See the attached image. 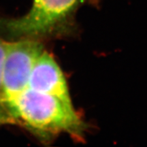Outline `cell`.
I'll list each match as a JSON object with an SVG mask.
<instances>
[{"label":"cell","mask_w":147,"mask_h":147,"mask_svg":"<svg viewBox=\"0 0 147 147\" xmlns=\"http://www.w3.org/2000/svg\"><path fill=\"white\" fill-rule=\"evenodd\" d=\"M59 99L73 106L65 76L54 57L43 51L33 67L28 87Z\"/></svg>","instance_id":"277c9868"},{"label":"cell","mask_w":147,"mask_h":147,"mask_svg":"<svg viewBox=\"0 0 147 147\" xmlns=\"http://www.w3.org/2000/svg\"><path fill=\"white\" fill-rule=\"evenodd\" d=\"M43 51L38 40L20 38L6 42L0 95L5 108L27 89L33 67Z\"/></svg>","instance_id":"3957f363"},{"label":"cell","mask_w":147,"mask_h":147,"mask_svg":"<svg viewBox=\"0 0 147 147\" xmlns=\"http://www.w3.org/2000/svg\"><path fill=\"white\" fill-rule=\"evenodd\" d=\"M10 121H18L46 142L66 134L76 142L84 140L89 125L74 106L47 93L27 88L5 106Z\"/></svg>","instance_id":"6da1fadb"},{"label":"cell","mask_w":147,"mask_h":147,"mask_svg":"<svg viewBox=\"0 0 147 147\" xmlns=\"http://www.w3.org/2000/svg\"><path fill=\"white\" fill-rule=\"evenodd\" d=\"M8 121H10V117L7 113L5 106H3V102L0 99V123L6 122Z\"/></svg>","instance_id":"8992f818"},{"label":"cell","mask_w":147,"mask_h":147,"mask_svg":"<svg viewBox=\"0 0 147 147\" xmlns=\"http://www.w3.org/2000/svg\"><path fill=\"white\" fill-rule=\"evenodd\" d=\"M84 0H33L26 14L16 18H0V29L18 38L65 36L75 29V15Z\"/></svg>","instance_id":"7a4b0ae2"},{"label":"cell","mask_w":147,"mask_h":147,"mask_svg":"<svg viewBox=\"0 0 147 147\" xmlns=\"http://www.w3.org/2000/svg\"><path fill=\"white\" fill-rule=\"evenodd\" d=\"M5 54H6V42L0 39V95L1 92V80H2L3 67Z\"/></svg>","instance_id":"5b68a950"}]
</instances>
